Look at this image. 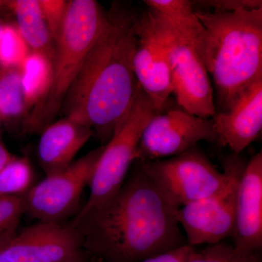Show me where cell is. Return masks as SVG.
<instances>
[{"mask_svg":"<svg viewBox=\"0 0 262 262\" xmlns=\"http://www.w3.org/2000/svg\"><path fill=\"white\" fill-rule=\"evenodd\" d=\"M72 262H91V261H90V258L87 257V258H82V259L77 260V261H72Z\"/></svg>","mask_w":262,"mask_h":262,"instance_id":"cell-29","label":"cell"},{"mask_svg":"<svg viewBox=\"0 0 262 262\" xmlns=\"http://www.w3.org/2000/svg\"><path fill=\"white\" fill-rule=\"evenodd\" d=\"M165 201L178 209L214 194L228 182V170L220 172L195 147L173 158L138 162Z\"/></svg>","mask_w":262,"mask_h":262,"instance_id":"cell-6","label":"cell"},{"mask_svg":"<svg viewBox=\"0 0 262 262\" xmlns=\"http://www.w3.org/2000/svg\"><path fill=\"white\" fill-rule=\"evenodd\" d=\"M24 214V196H0V242L18 232V226Z\"/></svg>","mask_w":262,"mask_h":262,"instance_id":"cell-22","label":"cell"},{"mask_svg":"<svg viewBox=\"0 0 262 262\" xmlns=\"http://www.w3.org/2000/svg\"><path fill=\"white\" fill-rule=\"evenodd\" d=\"M134 70L138 84L157 112L166 110L173 94L166 31L160 18L149 10L136 18Z\"/></svg>","mask_w":262,"mask_h":262,"instance_id":"cell-11","label":"cell"},{"mask_svg":"<svg viewBox=\"0 0 262 262\" xmlns=\"http://www.w3.org/2000/svg\"><path fill=\"white\" fill-rule=\"evenodd\" d=\"M15 157L10 154L4 144L0 141V171L13 160Z\"/></svg>","mask_w":262,"mask_h":262,"instance_id":"cell-27","label":"cell"},{"mask_svg":"<svg viewBox=\"0 0 262 262\" xmlns=\"http://www.w3.org/2000/svg\"><path fill=\"white\" fill-rule=\"evenodd\" d=\"M212 9V12L232 13L241 10L257 9L262 8L261 0H207L194 2Z\"/></svg>","mask_w":262,"mask_h":262,"instance_id":"cell-25","label":"cell"},{"mask_svg":"<svg viewBox=\"0 0 262 262\" xmlns=\"http://www.w3.org/2000/svg\"><path fill=\"white\" fill-rule=\"evenodd\" d=\"M0 118H1V117H0Z\"/></svg>","mask_w":262,"mask_h":262,"instance_id":"cell-32","label":"cell"},{"mask_svg":"<svg viewBox=\"0 0 262 262\" xmlns=\"http://www.w3.org/2000/svg\"><path fill=\"white\" fill-rule=\"evenodd\" d=\"M19 69L0 71V117L18 118L27 111Z\"/></svg>","mask_w":262,"mask_h":262,"instance_id":"cell-19","label":"cell"},{"mask_svg":"<svg viewBox=\"0 0 262 262\" xmlns=\"http://www.w3.org/2000/svg\"><path fill=\"white\" fill-rule=\"evenodd\" d=\"M94 135L91 129L67 117L45 127L38 144V158L46 175L70 166Z\"/></svg>","mask_w":262,"mask_h":262,"instance_id":"cell-15","label":"cell"},{"mask_svg":"<svg viewBox=\"0 0 262 262\" xmlns=\"http://www.w3.org/2000/svg\"><path fill=\"white\" fill-rule=\"evenodd\" d=\"M107 22L108 14L97 2L69 1L64 22L56 42L51 89L31 117V128L47 126L59 113L71 87Z\"/></svg>","mask_w":262,"mask_h":262,"instance_id":"cell-4","label":"cell"},{"mask_svg":"<svg viewBox=\"0 0 262 262\" xmlns=\"http://www.w3.org/2000/svg\"><path fill=\"white\" fill-rule=\"evenodd\" d=\"M216 143L239 155L262 128V78L250 85L225 112L213 117Z\"/></svg>","mask_w":262,"mask_h":262,"instance_id":"cell-14","label":"cell"},{"mask_svg":"<svg viewBox=\"0 0 262 262\" xmlns=\"http://www.w3.org/2000/svg\"><path fill=\"white\" fill-rule=\"evenodd\" d=\"M136 18L113 8L63 101L66 116L108 141L135 100L139 84L134 70Z\"/></svg>","mask_w":262,"mask_h":262,"instance_id":"cell-2","label":"cell"},{"mask_svg":"<svg viewBox=\"0 0 262 262\" xmlns=\"http://www.w3.org/2000/svg\"><path fill=\"white\" fill-rule=\"evenodd\" d=\"M149 10L155 12L201 51L206 29L194 13V3L189 0H146Z\"/></svg>","mask_w":262,"mask_h":262,"instance_id":"cell-17","label":"cell"},{"mask_svg":"<svg viewBox=\"0 0 262 262\" xmlns=\"http://www.w3.org/2000/svg\"><path fill=\"white\" fill-rule=\"evenodd\" d=\"M194 13L206 32L200 56L215 84L220 112H225L262 78V8Z\"/></svg>","mask_w":262,"mask_h":262,"instance_id":"cell-3","label":"cell"},{"mask_svg":"<svg viewBox=\"0 0 262 262\" xmlns=\"http://www.w3.org/2000/svg\"><path fill=\"white\" fill-rule=\"evenodd\" d=\"M249 262H262L261 253H254V254L251 256Z\"/></svg>","mask_w":262,"mask_h":262,"instance_id":"cell-28","label":"cell"},{"mask_svg":"<svg viewBox=\"0 0 262 262\" xmlns=\"http://www.w3.org/2000/svg\"><path fill=\"white\" fill-rule=\"evenodd\" d=\"M253 255L241 252L233 244L221 242L201 251L194 250L186 262H249Z\"/></svg>","mask_w":262,"mask_h":262,"instance_id":"cell-23","label":"cell"},{"mask_svg":"<svg viewBox=\"0 0 262 262\" xmlns=\"http://www.w3.org/2000/svg\"><path fill=\"white\" fill-rule=\"evenodd\" d=\"M157 113L152 102L139 86L130 110L115 127L107 144L103 145L89 185V198L76 215L89 211L120 189L137 160L143 130Z\"/></svg>","mask_w":262,"mask_h":262,"instance_id":"cell-5","label":"cell"},{"mask_svg":"<svg viewBox=\"0 0 262 262\" xmlns=\"http://www.w3.org/2000/svg\"><path fill=\"white\" fill-rule=\"evenodd\" d=\"M203 141L216 142L213 120L179 107L165 110L157 113L144 127L136 162L173 158Z\"/></svg>","mask_w":262,"mask_h":262,"instance_id":"cell-10","label":"cell"},{"mask_svg":"<svg viewBox=\"0 0 262 262\" xmlns=\"http://www.w3.org/2000/svg\"><path fill=\"white\" fill-rule=\"evenodd\" d=\"M155 14L166 31L172 89L179 107L203 118L214 116L213 87L204 62L185 36Z\"/></svg>","mask_w":262,"mask_h":262,"instance_id":"cell-9","label":"cell"},{"mask_svg":"<svg viewBox=\"0 0 262 262\" xmlns=\"http://www.w3.org/2000/svg\"><path fill=\"white\" fill-rule=\"evenodd\" d=\"M103 149V145L92 150L67 168L33 184L24 195L25 213L37 222L63 224L78 213L82 193L91 184Z\"/></svg>","mask_w":262,"mask_h":262,"instance_id":"cell-7","label":"cell"},{"mask_svg":"<svg viewBox=\"0 0 262 262\" xmlns=\"http://www.w3.org/2000/svg\"><path fill=\"white\" fill-rule=\"evenodd\" d=\"M0 254L8 262H72L89 257L75 227L42 222L1 241Z\"/></svg>","mask_w":262,"mask_h":262,"instance_id":"cell-12","label":"cell"},{"mask_svg":"<svg viewBox=\"0 0 262 262\" xmlns=\"http://www.w3.org/2000/svg\"><path fill=\"white\" fill-rule=\"evenodd\" d=\"M0 262H8L7 261L6 259H5L4 256H2L1 254H0Z\"/></svg>","mask_w":262,"mask_h":262,"instance_id":"cell-30","label":"cell"},{"mask_svg":"<svg viewBox=\"0 0 262 262\" xmlns=\"http://www.w3.org/2000/svg\"><path fill=\"white\" fill-rule=\"evenodd\" d=\"M90 261H91V260H90Z\"/></svg>","mask_w":262,"mask_h":262,"instance_id":"cell-33","label":"cell"},{"mask_svg":"<svg viewBox=\"0 0 262 262\" xmlns=\"http://www.w3.org/2000/svg\"><path fill=\"white\" fill-rule=\"evenodd\" d=\"M34 172L26 158H13L0 171V196H24L33 186Z\"/></svg>","mask_w":262,"mask_h":262,"instance_id":"cell-20","label":"cell"},{"mask_svg":"<svg viewBox=\"0 0 262 262\" xmlns=\"http://www.w3.org/2000/svg\"><path fill=\"white\" fill-rule=\"evenodd\" d=\"M19 70L27 110L33 106L39 107L51 89L53 61L46 55L30 51Z\"/></svg>","mask_w":262,"mask_h":262,"instance_id":"cell-18","label":"cell"},{"mask_svg":"<svg viewBox=\"0 0 262 262\" xmlns=\"http://www.w3.org/2000/svg\"><path fill=\"white\" fill-rule=\"evenodd\" d=\"M115 194L70 224L98 262H141L187 244L176 217L138 162Z\"/></svg>","mask_w":262,"mask_h":262,"instance_id":"cell-1","label":"cell"},{"mask_svg":"<svg viewBox=\"0 0 262 262\" xmlns=\"http://www.w3.org/2000/svg\"><path fill=\"white\" fill-rule=\"evenodd\" d=\"M39 3L48 29L56 44L68 10L69 1L39 0Z\"/></svg>","mask_w":262,"mask_h":262,"instance_id":"cell-24","label":"cell"},{"mask_svg":"<svg viewBox=\"0 0 262 262\" xmlns=\"http://www.w3.org/2000/svg\"><path fill=\"white\" fill-rule=\"evenodd\" d=\"M194 250H196L195 248L186 244L176 249L169 251L168 252L146 258L141 262H186ZM90 260L91 262H98L91 258Z\"/></svg>","mask_w":262,"mask_h":262,"instance_id":"cell-26","label":"cell"},{"mask_svg":"<svg viewBox=\"0 0 262 262\" xmlns=\"http://www.w3.org/2000/svg\"><path fill=\"white\" fill-rule=\"evenodd\" d=\"M233 246L248 254L262 248V153L245 165L237 188Z\"/></svg>","mask_w":262,"mask_h":262,"instance_id":"cell-13","label":"cell"},{"mask_svg":"<svg viewBox=\"0 0 262 262\" xmlns=\"http://www.w3.org/2000/svg\"><path fill=\"white\" fill-rule=\"evenodd\" d=\"M245 165L239 155L229 157L224 163L229 174L225 187L213 195L177 209L176 217L185 232L188 245L211 246L233 237L237 188Z\"/></svg>","mask_w":262,"mask_h":262,"instance_id":"cell-8","label":"cell"},{"mask_svg":"<svg viewBox=\"0 0 262 262\" xmlns=\"http://www.w3.org/2000/svg\"><path fill=\"white\" fill-rule=\"evenodd\" d=\"M3 24H2L1 20H0V29L2 28V27H3Z\"/></svg>","mask_w":262,"mask_h":262,"instance_id":"cell-31","label":"cell"},{"mask_svg":"<svg viewBox=\"0 0 262 262\" xmlns=\"http://www.w3.org/2000/svg\"><path fill=\"white\" fill-rule=\"evenodd\" d=\"M16 18V27L31 51L55 56L54 40L43 15L39 0H15L8 3Z\"/></svg>","mask_w":262,"mask_h":262,"instance_id":"cell-16","label":"cell"},{"mask_svg":"<svg viewBox=\"0 0 262 262\" xmlns=\"http://www.w3.org/2000/svg\"><path fill=\"white\" fill-rule=\"evenodd\" d=\"M16 26L6 24L0 29V67L19 69L30 53Z\"/></svg>","mask_w":262,"mask_h":262,"instance_id":"cell-21","label":"cell"}]
</instances>
